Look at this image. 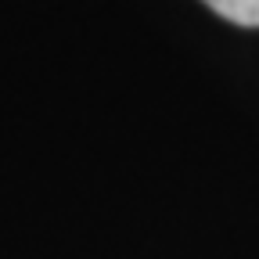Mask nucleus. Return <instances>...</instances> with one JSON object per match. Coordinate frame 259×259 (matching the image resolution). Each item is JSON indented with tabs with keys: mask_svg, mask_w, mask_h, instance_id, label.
<instances>
[{
	"mask_svg": "<svg viewBox=\"0 0 259 259\" xmlns=\"http://www.w3.org/2000/svg\"><path fill=\"white\" fill-rule=\"evenodd\" d=\"M202 4L234 25L259 29V0H202Z\"/></svg>",
	"mask_w": 259,
	"mask_h": 259,
	"instance_id": "obj_1",
	"label": "nucleus"
}]
</instances>
